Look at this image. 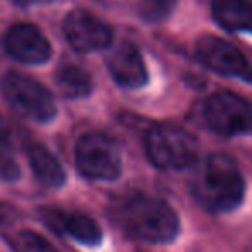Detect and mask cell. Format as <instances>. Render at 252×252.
I'll use <instances>...</instances> for the list:
<instances>
[{
    "mask_svg": "<svg viewBox=\"0 0 252 252\" xmlns=\"http://www.w3.org/2000/svg\"><path fill=\"white\" fill-rule=\"evenodd\" d=\"M118 221L126 233L151 244H168L180 231L173 207L154 195H131L119 206Z\"/></svg>",
    "mask_w": 252,
    "mask_h": 252,
    "instance_id": "6da1fadb",
    "label": "cell"
},
{
    "mask_svg": "<svg viewBox=\"0 0 252 252\" xmlns=\"http://www.w3.org/2000/svg\"><path fill=\"white\" fill-rule=\"evenodd\" d=\"M245 193V182L237 162L226 154H213L197 183V195L200 202L214 213H228L240 206Z\"/></svg>",
    "mask_w": 252,
    "mask_h": 252,
    "instance_id": "7a4b0ae2",
    "label": "cell"
},
{
    "mask_svg": "<svg viewBox=\"0 0 252 252\" xmlns=\"http://www.w3.org/2000/svg\"><path fill=\"white\" fill-rule=\"evenodd\" d=\"M145 151L152 164L161 169H183L197 158V140L192 133L171 125L154 126L145 137Z\"/></svg>",
    "mask_w": 252,
    "mask_h": 252,
    "instance_id": "3957f363",
    "label": "cell"
},
{
    "mask_svg": "<svg viewBox=\"0 0 252 252\" xmlns=\"http://www.w3.org/2000/svg\"><path fill=\"white\" fill-rule=\"evenodd\" d=\"M0 90L7 104L25 118L45 123L56 116L54 97L33 78L19 73H7L0 83Z\"/></svg>",
    "mask_w": 252,
    "mask_h": 252,
    "instance_id": "277c9868",
    "label": "cell"
},
{
    "mask_svg": "<svg viewBox=\"0 0 252 252\" xmlns=\"http://www.w3.org/2000/svg\"><path fill=\"white\" fill-rule=\"evenodd\" d=\"M76 166L90 180H114L121 173V154L114 140L104 133L92 131L76 142Z\"/></svg>",
    "mask_w": 252,
    "mask_h": 252,
    "instance_id": "5b68a950",
    "label": "cell"
},
{
    "mask_svg": "<svg viewBox=\"0 0 252 252\" xmlns=\"http://www.w3.org/2000/svg\"><path fill=\"white\" fill-rule=\"evenodd\" d=\"M206 121L216 133L235 137L252 131V107L231 92H218L206 104Z\"/></svg>",
    "mask_w": 252,
    "mask_h": 252,
    "instance_id": "8992f818",
    "label": "cell"
},
{
    "mask_svg": "<svg viewBox=\"0 0 252 252\" xmlns=\"http://www.w3.org/2000/svg\"><path fill=\"white\" fill-rule=\"evenodd\" d=\"M199 61L209 69L252 83V66L247 57L230 42L214 35H202L195 42Z\"/></svg>",
    "mask_w": 252,
    "mask_h": 252,
    "instance_id": "52a82bcc",
    "label": "cell"
},
{
    "mask_svg": "<svg viewBox=\"0 0 252 252\" xmlns=\"http://www.w3.org/2000/svg\"><path fill=\"white\" fill-rule=\"evenodd\" d=\"M63 28L69 45L80 52L104 49L112 40L111 26L83 9L71 11L64 19Z\"/></svg>",
    "mask_w": 252,
    "mask_h": 252,
    "instance_id": "ba28073f",
    "label": "cell"
},
{
    "mask_svg": "<svg viewBox=\"0 0 252 252\" xmlns=\"http://www.w3.org/2000/svg\"><path fill=\"white\" fill-rule=\"evenodd\" d=\"M4 47L11 57L25 64L47 63L52 56V47L36 26L19 23L4 35Z\"/></svg>",
    "mask_w": 252,
    "mask_h": 252,
    "instance_id": "9c48e42d",
    "label": "cell"
},
{
    "mask_svg": "<svg viewBox=\"0 0 252 252\" xmlns=\"http://www.w3.org/2000/svg\"><path fill=\"white\" fill-rule=\"evenodd\" d=\"M45 224L56 233L67 235L83 245H97L102 240V230L94 218L83 213H67L63 209H43Z\"/></svg>",
    "mask_w": 252,
    "mask_h": 252,
    "instance_id": "30bf717a",
    "label": "cell"
},
{
    "mask_svg": "<svg viewBox=\"0 0 252 252\" xmlns=\"http://www.w3.org/2000/svg\"><path fill=\"white\" fill-rule=\"evenodd\" d=\"M107 67L112 80L125 88H140L149 80L144 57L133 43H121L109 56Z\"/></svg>",
    "mask_w": 252,
    "mask_h": 252,
    "instance_id": "8fae6325",
    "label": "cell"
},
{
    "mask_svg": "<svg viewBox=\"0 0 252 252\" xmlns=\"http://www.w3.org/2000/svg\"><path fill=\"white\" fill-rule=\"evenodd\" d=\"M211 11L221 28L252 33V0H213Z\"/></svg>",
    "mask_w": 252,
    "mask_h": 252,
    "instance_id": "7c38bea8",
    "label": "cell"
},
{
    "mask_svg": "<svg viewBox=\"0 0 252 252\" xmlns=\"http://www.w3.org/2000/svg\"><path fill=\"white\" fill-rule=\"evenodd\" d=\"M26 154H28V161L33 168V173L43 185L52 187V189L64 185L66 173H64L63 164L45 145L38 144V142H30L26 145Z\"/></svg>",
    "mask_w": 252,
    "mask_h": 252,
    "instance_id": "4fadbf2b",
    "label": "cell"
},
{
    "mask_svg": "<svg viewBox=\"0 0 252 252\" xmlns=\"http://www.w3.org/2000/svg\"><path fill=\"white\" fill-rule=\"evenodd\" d=\"M56 83L59 87L61 94L67 98H80L87 97L92 92V78L83 67L66 64L59 67L56 73Z\"/></svg>",
    "mask_w": 252,
    "mask_h": 252,
    "instance_id": "5bb4252c",
    "label": "cell"
},
{
    "mask_svg": "<svg viewBox=\"0 0 252 252\" xmlns=\"http://www.w3.org/2000/svg\"><path fill=\"white\" fill-rule=\"evenodd\" d=\"M14 249L18 252H59L47 238L32 230H21L14 235Z\"/></svg>",
    "mask_w": 252,
    "mask_h": 252,
    "instance_id": "9a60e30c",
    "label": "cell"
},
{
    "mask_svg": "<svg viewBox=\"0 0 252 252\" xmlns=\"http://www.w3.org/2000/svg\"><path fill=\"white\" fill-rule=\"evenodd\" d=\"M176 0H138V14L149 23H159L173 12Z\"/></svg>",
    "mask_w": 252,
    "mask_h": 252,
    "instance_id": "2e32d148",
    "label": "cell"
},
{
    "mask_svg": "<svg viewBox=\"0 0 252 252\" xmlns=\"http://www.w3.org/2000/svg\"><path fill=\"white\" fill-rule=\"evenodd\" d=\"M19 164L14 158L12 147L9 145V140L0 135V176L7 182H16L19 178Z\"/></svg>",
    "mask_w": 252,
    "mask_h": 252,
    "instance_id": "e0dca14e",
    "label": "cell"
},
{
    "mask_svg": "<svg viewBox=\"0 0 252 252\" xmlns=\"http://www.w3.org/2000/svg\"><path fill=\"white\" fill-rule=\"evenodd\" d=\"M12 2L19 5H32V4H42V2H50V0H12Z\"/></svg>",
    "mask_w": 252,
    "mask_h": 252,
    "instance_id": "ac0fdd59",
    "label": "cell"
}]
</instances>
